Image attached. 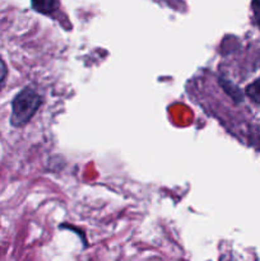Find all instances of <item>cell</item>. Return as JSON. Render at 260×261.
Returning a JSON list of instances; mask_svg holds the SVG:
<instances>
[{"label":"cell","mask_w":260,"mask_h":261,"mask_svg":"<svg viewBox=\"0 0 260 261\" xmlns=\"http://www.w3.org/2000/svg\"><path fill=\"white\" fill-rule=\"evenodd\" d=\"M7 74H8L7 66H5V63L3 61V59L0 58V89H2L3 86H4L5 79H7Z\"/></svg>","instance_id":"obj_4"},{"label":"cell","mask_w":260,"mask_h":261,"mask_svg":"<svg viewBox=\"0 0 260 261\" xmlns=\"http://www.w3.org/2000/svg\"><path fill=\"white\" fill-rule=\"evenodd\" d=\"M41 96L31 87L20 91L13 99L10 124L15 127L24 126L36 114L38 107L41 106Z\"/></svg>","instance_id":"obj_1"},{"label":"cell","mask_w":260,"mask_h":261,"mask_svg":"<svg viewBox=\"0 0 260 261\" xmlns=\"http://www.w3.org/2000/svg\"><path fill=\"white\" fill-rule=\"evenodd\" d=\"M32 8L42 14H51L58 9V0H31Z\"/></svg>","instance_id":"obj_2"},{"label":"cell","mask_w":260,"mask_h":261,"mask_svg":"<svg viewBox=\"0 0 260 261\" xmlns=\"http://www.w3.org/2000/svg\"><path fill=\"white\" fill-rule=\"evenodd\" d=\"M252 12H254L255 20H256L257 27L260 30V0H254L252 2Z\"/></svg>","instance_id":"obj_5"},{"label":"cell","mask_w":260,"mask_h":261,"mask_svg":"<svg viewBox=\"0 0 260 261\" xmlns=\"http://www.w3.org/2000/svg\"><path fill=\"white\" fill-rule=\"evenodd\" d=\"M246 96L251 99L254 103L260 105V78L255 79L252 83H250L246 87V91H245Z\"/></svg>","instance_id":"obj_3"}]
</instances>
